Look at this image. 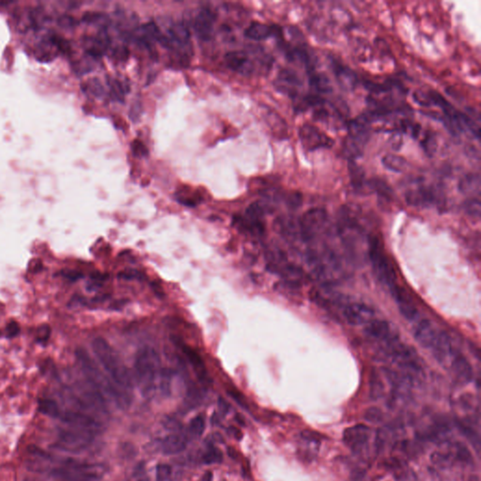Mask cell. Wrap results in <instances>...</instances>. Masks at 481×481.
Segmentation results:
<instances>
[{"instance_id": "31", "label": "cell", "mask_w": 481, "mask_h": 481, "mask_svg": "<svg viewBox=\"0 0 481 481\" xmlns=\"http://www.w3.org/2000/svg\"><path fill=\"white\" fill-rule=\"evenodd\" d=\"M264 213H265L264 206L259 202H254L250 204L246 209L245 218L249 221L260 222L262 221Z\"/></svg>"}, {"instance_id": "33", "label": "cell", "mask_w": 481, "mask_h": 481, "mask_svg": "<svg viewBox=\"0 0 481 481\" xmlns=\"http://www.w3.org/2000/svg\"><path fill=\"white\" fill-rule=\"evenodd\" d=\"M83 90L85 92L97 98H100L104 95V89L99 79L91 78L88 80L83 85Z\"/></svg>"}, {"instance_id": "49", "label": "cell", "mask_w": 481, "mask_h": 481, "mask_svg": "<svg viewBox=\"0 0 481 481\" xmlns=\"http://www.w3.org/2000/svg\"><path fill=\"white\" fill-rule=\"evenodd\" d=\"M228 394H229V395H230V396H231V397H232V398H233V399L235 400L236 402L239 403V404H241V405H243V406H244V405H246V403H245V399L242 397V395H241L239 392L235 391V390H229V391H228ZM244 407H245V406H244Z\"/></svg>"}, {"instance_id": "29", "label": "cell", "mask_w": 481, "mask_h": 481, "mask_svg": "<svg viewBox=\"0 0 481 481\" xmlns=\"http://www.w3.org/2000/svg\"><path fill=\"white\" fill-rule=\"evenodd\" d=\"M369 189L377 193V195L383 200H387V201L391 200L392 193H393L391 187L382 179H370L369 181Z\"/></svg>"}, {"instance_id": "13", "label": "cell", "mask_w": 481, "mask_h": 481, "mask_svg": "<svg viewBox=\"0 0 481 481\" xmlns=\"http://www.w3.org/2000/svg\"><path fill=\"white\" fill-rule=\"evenodd\" d=\"M332 70L335 75L336 82L344 90H354L358 85V77L355 73L350 68L334 60L332 63Z\"/></svg>"}, {"instance_id": "28", "label": "cell", "mask_w": 481, "mask_h": 481, "mask_svg": "<svg viewBox=\"0 0 481 481\" xmlns=\"http://www.w3.org/2000/svg\"><path fill=\"white\" fill-rule=\"evenodd\" d=\"M185 440L179 435H170L163 442V450L168 454L180 452L185 448Z\"/></svg>"}, {"instance_id": "23", "label": "cell", "mask_w": 481, "mask_h": 481, "mask_svg": "<svg viewBox=\"0 0 481 481\" xmlns=\"http://www.w3.org/2000/svg\"><path fill=\"white\" fill-rule=\"evenodd\" d=\"M278 32L275 26H271L262 23H252L245 31L246 38L254 41L266 40L270 36Z\"/></svg>"}, {"instance_id": "2", "label": "cell", "mask_w": 481, "mask_h": 481, "mask_svg": "<svg viewBox=\"0 0 481 481\" xmlns=\"http://www.w3.org/2000/svg\"><path fill=\"white\" fill-rule=\"evenodd\" d=\"M76 356L78 362L80 369L92 387H94L101 394L104 393L110 396L121 404L126 403L129 401L126 397L123 396L122 392L114 385L109 377L102 373V371L97 366L95 361L90 357V354L84 349L81 348L77 349L76 352Z\"/></svg>"}, {"instance_id": "14", "label": "cell", "mask_w": 481, "mask_h": 481, "mask_svg": "<svg viewBox=\"0 0 481 481\" xmlns=\"http://www.w3.org/2000/svg\"><path fill=\"white\" fill-rule=\"evenodd\" d=\"M413 333L415 340L421 346L427 349H430L436 338L438 331L429 320L425 319L415 324L413 329Z\"/></svg>"}, {"instance_id": "15", "label": "cell", "mask_w": 481, "mask_h": 481, "mask_svg": "<svg viewBox=\"0 0 481 481\" xmlns=\"http://www.w3.org/2000/svg\"><path fill=\"white\" fill-rule=\"evenodd\" d=\"M225 63L230 70L242 75H250L253 72V63L244 52H229L225 56Z\"/></svg>"}, {"instance_id": "22", "label": "cell", "mask_w": 481, "mask_h": 481, "mask_svg": "<svg viewBox=\"0 0 481 481\" xmlns=\"http://www.w3.org/2000/svg\"><path fill=\"white\" fill-rule=\"evenodd\" d=\"M366 334L374 340L383 342L392 334L390 325L385 321L373 320L367 326Z\"/></svg>"}, {"instance_id": "17", "label": "cell", "mask_w": 481, "mask_h": 481, "mask_svg": "<svg viewBox=\"0 0 481 481\" xmlns=\"http://www.w3.org/2000/svg\"><path fill=\"white\" fill-rule=\"evenodd\" d=\"M430 349L432 350L433 356L440 363H445L449 357L453 356L451 339L448 334L443 331L438 332L436 338Z\"/></svg>"}, {"instance_id": "48", "label": "cell", "mask_w": 481, "mask_h": 481, "mask_svg": "<svg viewBox=\"0 0 481 481\" xmlns=\"http://www.w3.org/2000/svg\"><path fill=\"white\" fill-rule=\"evenodd\" d=\"M141 103L139 101H136L134 102L131 108V111H130V118L133 120V121H136L138 120V118L140 117V114H141Z\"/></svg>"}, {"instance_id": "3", "label": "cell", "mask_w": 481, "mask_h": 481, "mask_svg": "<svg viewBox=\"0 0 481 481\" xmlns=\"http://www.w3.org/2000/svg\"><path fill=\"white\" fill-rule=\"evenodd\" d=\"M372 123L366 114L348 124V135L343 144L344 155L352 162L361 156L369 141Z\"/></svg>"}, {"instance_id": "11", "label": "cell", "mask_w": 481, "mask_h": 481, "mask_svg": "<svg viewBox=\"0 0 481 481\" xmlns=\"http://www.w3.org/2000/svg\"><path fill=\"white\" fill-rule=\"evenodd\" d=\"M374 310L364 304H352L345 306L343 316L350 325H369L373 321Z\"/></svg>"}, {"instance_id": "18", "label": "cell", "mask_w": 481, "mask_h": 481, "mask_svg": "<svg viewBox=\"0 0 481 481\" xmlns=\"http://www.w3.org/2000/svg\"><path fill=\"white\" fill-rule=\"evenodd\" d=\"M161 35L162 33L156 24L151 22L142 25L141 26L136 28L134 37L139 45L148 47L152 45L154 42H158L161 38Z\"/></svg>"}, {"instance_id": "39", "label": "cell", "mask_w": 481, "mask_h": 481, "mask_svg": "<svg viewBox=\"0 0 481 481\" xmlns=\"http://www.w3.org/2000/svg\"><path fill=\"white\" fill-rule=\"evenodd\" d=\"M421 145H422V148L424 149L426 153L429 156H432L437 149L436 138H435L434 134H430V133L426 134L424 139L422 140Z\"/></svg>"}, {"instance_id": "4", "label": "cell", "mask_w": 481, "mask_h": 481, "mask_svg": "<svg viewBox=\"0 0 481 481\" xmlns=\"http://www.w3.org/2000/svg\"><path fill=\"white\" fill-rule=\"evenodd\" d=\"M159 365L160 358L153 349L143 348L138 352L134 361V370L143 392L149 393L153 387Z\"/></svg>"}, {"instance_id": "10", "label": "cell", "mask_w": 481, "mask_h": 481, "mask_svg": "<svg viewBox=\"0 0 481 481\" xmlns=\"http://www.w3.org/2000/svg\"><path fill=\"white\" fill-rule=\"evenodd\" d=\"M64 422L75 427L77 430L93 435L100 430V424L88 414L68 411L59 416Z\"/></svg>"}, {"instance_id": "5", "label": "cell", "mask_w": 481, "mask_h": 481, "mask_svg": "<svg viewBox=\"0 0 481 481\" xmlns=\"http://www.w3.org/2000/svg\"><path fill=\"white\" fill-rule=\"evenodd\" d=\"M369 257L372 262L373 270L377 278L380 280L381 283L386 285L389 288V290L392 287L397 285L395 272L392 268L391 265L389 264L387 258L382 254L377 240H374L370 245Z\"/></svg>"}, {"instance_id": "6", "label": "cell", "mask_w": 481, "mask_h": 481, "mask_svg": "<svg viewBox=\"0 0 481 481\" xmlns=\"http://www.w3.org/2000/svg\"><path fill=\"white\" fill-rule=\"evenodd\" d=\"M299 138L303 149L308 152L320 149H329L334 145V140L313 124L304 123L300 127Z\"/></svg>"}, {"instance_id": "34", "label": "cell", "mask_w": 481, "mask_h": 481, "mask_svg": "<svg viewBox=\"0 0 481 481\" xmlns=\"http://www.w3.org/2000/svg\"><path fill=\"white\" fill-rule=\"evenodd\" d=\"M463 208L466 214L471 217L479 218L481 216V205L479 198H471L463 204Z\"/></svg>"}, {"instance_id": "8", "label": "cell", "mask_w": 481, "mask_h": 481, "mask_svg": "<svg viewBox=\"0 0 481 481\" xmlns=\"http://www.w3.org/2000/svg\"><path fill=\"white\" fill-rule=\"evenodd\" d=\"M327 222V213L323 208H313L303 214L300 222V233L304 240H310Z\"/></svg>"}, {"instance_id": "51", "label": "cell", "mask_w": 481, "mask_h": 481, "mask_svg": "<svg viewBox=\"0 0 481 481\" xmlns=\"http://www.w3.org/2000/svg\"><path fill=\"white\" fill-rule=\"evenodd\" d=\"M212 479H213L212 473L207 472V473H205V476L202 478V481H212Z\"/></svg>"}, {"instance_id": "7", "label": "cell", "mask_w": 481, "mask_h": 481, "mask_svg": "<svg viewBox=\"0 0 481 481\" xmlns=\"http://www.w3.org/2000/svg\"><path fill=\"white\" fill-rule=\"evenodd\" d=\"M405 201L414 207H430L444 205L442 192L432 186L420 185L405 193Z\"/></svg>"}, {"instance_id": "38", "label": "cell", "mask_w": 481, "mask_h": 481, "mask_svg": "<svg viewBox=\"0 0 481 481\" xmlns=\"http://www.w3.org/2000/svg\"><path fill=\"white\" fill-rule=\"evenodd\" d=\"M285 202L291 209H298L302 205V194L296 191H292L285 195Z\"/></svg>"}, {"instance_id": "20", "label": "cell", "mask_w": 481, "mask_h": 481, "mask_svg": "<svg viewBox=\"0 0 481 481\" xmlns=\"http://www.w3.org/2000/svg\"><path fill=\"white\" fill-rule=\"evenodd\" d=\"M91 436L89 433L76 430V431H70V430H64L60 431L59 433V439L62 445L65 447L73 448H82L86 447L88 444L91 442Z\"/></svg>"}, {"instance_id": "16", "label": "cell", "mask_w": 481, "mask_h": 481, "mask_svg": "<svg viewBox=\"0 0 481 481\" xmlns=\"http://www.w3.org/2000/svg\"><path fill=\"white\" fill-rule=\"evenodd\" d=\"M369 428L367 426L359 425L348 428L343 433V440L350 448L356 450L360 449L369 440Z\"/></svg>"}, {"instance_id": "40", "label": "cell", "mask_w": 481, "mask_h": 481, "mask_svg": "<svg viewBox=\"0 0 481 481\" xmlns=\"http://www.w3.org/2000/svg\"><path fill=\"white\" fill-rule=\"evenodd\" d=\"M131 150H132V152H133L134 156L141 158V157H146L149 155L148 148L139 139H134V141L132 142Z\"/></svg>"}, {"instance_id": "26", "label": "cell", "mask_w": 481, "mask_h": 481, "mask_svg": "<svg viewBox=\"0 0 481 481\" xmlns=\"http://www.w3.org/2000/svg\"><path fill=\"white\" fill-rule=\"evenodd\" d=\"M350 175L354 189L363 191L366 187H369V180L366 179L365 171L354 162H352L350 165Z\"/></svg>"}, {"instance_id": "46", "label": "cell", "mask_w": 481, "mask_h": 481, "mask_svg": "<svg viewBox=\"0 0 481 481\" xmlns=\"http://www.w3.org/2000/svg\"><path fill=\"white\" fill-rule=\"evenodd\" d=\"M57 22H58V25L63 26V27H72L76 25V20L71 17V16H67V15H63V16H60L58 19H57Z\"/></svg>"}, {"instance_id": "25", "label": "cell", "mask_w": 481, "mask_h": 481, "mask_svg": "<svg viewBox=\"0 0 481 481\" xmlns=\"http://www.w3.org/2000/svg\"><path fill=\"white\" fill-rule=\"evenodd\" d=\"M180 349L184 355L186 356L187 360L190 362L193 369L195 370L196 374L201 378V379H206V369L204 366V363L202 361V357L199 355V354L194 351L192 348L188 347L186 345H180Z\"/></svg>"}, {"instance_id": "24", "label": "cell", "mask_w": 481, "mask_h": 481, "mask_svg": "<svg viewBox=\"0 0 481 481\" xmlns=\"http://www.w3.org/2000/svg\"><path fill=\"white\" fill-rule=\"evenodd\" d=\"M459 190L465 195L480 194L481 191V176L477 173H468L459 179Z\"/></svg>"}, {"instance_id": "43", "label": "cell", "mask_w": 481, "mask_h": 481, "mask_svg": "<svg viewBox=\"0 0 481 481\" xmlns=\"http://www.w3.org/2000/svg\"><path fill=\"white\" fill-rule=\"evenodd\" d=\"M119 278H122V279L124 280H134V279H141L143 278V275L138 272L137 270H134V269H130V270H125V271H123L121 272L119 275H118Z\"/></svg>"}, {"instance_id": "47", "label": "cell", "mask_w": 481, "mask_h": 481, "mask_svg": "<svg viewBox=\"0 0 481 481\" xmlns=\"http://www.w3.org/2000/svg\"><path fill=\"white\" fill-rule=\"evenodd\" d=\"M20 332V327L16 322H11L7 326V336L8 337H14Z\"/></svg>"}, {"instance_id": "19", "label": "cell", "mask_w": 481, "mask_h": 481, "mask_svg": "<svg viewBox=\"0 0 481 481\" xmlns=\"http://www.w3.org/2000/svg\"><path fill=\"white\" fill-rule=\"evenodd\" d=\"M451 369L456 379L462 383L469 382L473 378V369L470 363L461 354H453Z\"/></svg>"}, {"instance_id": "21", "label": "cell", "mask_w": 481, "mask_h": 481, "mask_svg": "<svg viewBox=\"0 0 481 481\" xmlns=\"http://www.w3.org/2000/svg\"><path fill=\"white\" fill-rule=\"evenodd\" d=\"M307 74H308L309 86L311 90L315 91V94L322 96L324 94H328L332 91L331 81L324 73H320L314 70Z\"/></svg>"}, {"instance_id": "12", "label": "cell", "mask_w": 481, "mask_h": 481, "mask_svg": "<svg viewBox=\"0 0 481 481\" xmlns=\"http://www.w3.org/2000/svg\"><path fill=\"white\" fill-rule=\"evenodd\" d=\"M214 21L215 15L213 11L208 9H202L199 11L193 21V27L198 37L202 40L210 39L213 35Z\"/></svg>"}, {"instance_id": "41", "label": "cell", "mask_w": 481, "mask_h": 481, "mask_svg": "<svg viewBox=\"0 0 481 481\" xmlns=\"http://www.w3.org/2000/svg\"><path fill=\"white\" fill-rule=\"evenodd\" d=\"M157 481H168L171 476V467L168 464H158L155 471Z\"/></svg>"}, {"instance_id": "9", "label": "cell", "mask_w": 481, "mask_h": 481, "mask_svg": "<svg viewBox=\"0 0 481 481\" xmlns=\"http://www.w3.org/2000/svg\"><path fill=\"white\" fill-rule=\"evenodd\" d=\"M275 85L278 90L294 99L299 95L303 83L296 72L291 69H283L278 73Z\"/></svg>"}, {"instance_id": "44", "label": "cell", "mask_w": 481, "mask_h": 481, "mask_svg": "<svg viewBox=\"0 0 481 481\" xmlns=\"http://www.w3.org/2000/svg\"><path fill=\"white\" fill-rule=\"evenodd\" d=\"M51 334V329L48 325H43L42 327L39 328L38 333H37V340L39 342H44L46 341Z\"/></svg>"}, {"instance_id": "30", "label": "cell", "mask_w": 481, "mask_h": 481, "mask_svg": "<svg viewBox=\"0 0 481 481\" xmlns=\"http://www.w3.org/2000/svg\"><path fill=\"white\" fill-rule=\"evenodd\" d=\"M83 20L87 24L100 26L101 29H105L110 22V19L106 14L102 12H96V11L86 12L83 16Z\"/></svg>"}, {"instance_id": "35", "label": "cell", "mask_w": 481, "mask_h": 481, "mask_svg": "<svg viewBox=\"0 0 481 481\" xmlns=\"http://www.w3.org/2000/svg\"><path fill=\"white\" fill-rule=\"evenodd\" d=\"M108 86L111 90V95H112L113 98L117 101H123L125 91H127V90H125V88L121 83V81L110 77L108 79Z\"/></svg>"}, {"instance_id": "27", "label": "cell", "mask_w": 481, "mask_h": 481, "mask_svg": "<svg viewBox=\"0 0 481 481\" xmlns=\"http://www.w3.org/2000/svg\"><path fill=\"white\" fill-rule=\"evenodd\" d=\"M381 163L384 168L397 173L403 172L407 167V161L403 156L392 153L382 157Z\"/></svg>"}, {"instance_id": "42", "label": "cell", "mask_w": 481, "mask_h": 481, "mask_svg": "<svg viewBox=\"0 0 481 481\" xmlns=\"http://www.w3.org/2000/svg\"><path fill=\"white\" fill-rule=\"evenodd\" d=\"M414 100L416 103L422 106H430L431 102L429 97V92L423 90H416L413 94Z\"/></svg>"}, {"instance_id": "37", "label": "cell", "mask_w": 481, "mask_h": 481, "mask_svg": "<svg viewBox=\"0 0 481 481\" xmlns=\"http://www.w3.org/2000/svg\"><path fill=\"white\" fill-rule=\"evenodd\" d=\"M222 459H223L222 452L216 448H209L202 457L203 462L206 464L219 463L222 461Z\"/></svg>"}, {"instance_id": "50", "label": "cell", "mask_w": 481, "mask_h": 481, "mask_svg": "<svg viewBox=\"0 0 481 481\" xmlns=\"http://www.w3.org/2000/svg\"><path fill=\"white\" fill-rule=\"evenodd\" d=\"M380 416H381V413H380L378 409H376V408L369 409V411H368V414H367V417L368 418L371 419L373 417L374 420H378Z\"/></svg>"}, {"instance_id": "36", "label": "cell", "mask_w": 481, "mask_h": 481, "mask_svg": "<svg viewBox=\"0 0 481 481\" xmlns=\"http://www.w3.org/2000/svg\"><path fill=\"white\" fill-rule=\"evenodd\" d=\"M204 430H205V419L202 415H198L191 420L189 432L192 436H202Z\"/></svg>"}, {"instance_id": "45", "label": "cell", "mask_w": 481, "mask_h": 481, "mask_svg": "<svg viewBox=\"0 0 481 481\" xmlns=\"http://www.w3.org/2000/svg\"><path fill=\"white\" fill-rule=\"evenodd\" d=\"M60 274L62 277H64L65 278L71 280V281H76L83 277L81 273H79L77 271H75V270H64Z\"/></svg>"}, {"instance_id": "1", "label": "cell", "mask_w": 481, "mask_h": 481, "mask_svg": "<svg viewBox=\"0 0 481 481\" xmlns=\"http://www.w3.org/2000/svg\"><path fill=\"white\" fill-rule=\"evenodd\" d=\"M91 345L95 356L114 385L129 400L128 392L132 388V380L126 366L118 356L114 349L103 338H95Z\"/></svg>"}, {"instance_id": "32", "label": "cell", "mask_w": 481, "mask_h": 481, "mask_svg": "<svg viewBox=\"0 0 481 481\" xmlns=\"http://www.w3.org/2000/svg\"><path fill=\"white\" fill-rule=\"evenodd\" d=\"M39 411L51 417H59L61 414L57 403L48 399L39 401Z\"/></svg>"}]
</instances>
